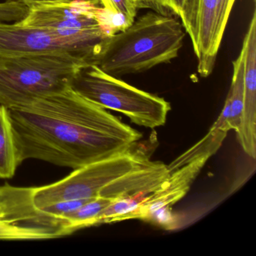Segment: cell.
<instances>
[{"label":"cell","instance_id":"4","mask_svg":"<svg viewBox=\"0 0 256 256\" xmlns=\"http://www.w3.org/2000/svg\"><path fill=\"white\" fill-rule=\"evenodd\" d=\"M20 23L46 30L77 44L92 58L94 65L106 40L114 35L107 11L100 0L31 4Z\"/></svg>","mask_w":256,"mask_h":256},{"label":"cell","instance_id":"15","mask_svg":"<svg viewBox=\"0 0 256 256\" xmlns=\"http://www.w3.org/2000/svg\"><path fill=\"white\" fill-rule=\"evenodd\" d=\"M148 196L124 198L113 200L100 214L96 226L124 220H140V206Z\"/></svg>","mask_w":256,"mask_h":256},{"label":"cell","instance_id":"19","mask_svg":"<svg viewBox=\"0 0 256 256\" xmlns=\"http://www.w3.org/2000/svg\"><path fill=\"white\" fill-rule=\"evenodd\" d=\"M0 240H44L40 234L0 221Z\"/></svg>","mask_w":256,"mask_h":256},{"label":"cell","instance_id":"13","mask_svg":"<svg viewBox=\"0 0 256 256\" xmlns=\"http://www.w3.org/2000/svg\"><path fill=\"white\" fill-rule=\"evenodd\" d=\"M20 166L8 109L0 104V179H11Z\"/></svg>","mask_w":256,"mask_h":256},{"label":"cell","instance_id":"11","mask_svg":"<svg viewBox=\"0 0 256 256\" xmlns=\"http://www.w3.org/2000/svg\"><path fill=\"white\" fill-rule=\"evenodd\" d=\"M209 158H198L170 172V176L160 188L151 193L142 203L140 220L146 221L148 216L157 210L172 209L174 204L187 194Z\"/></svg>","mask_w":256,"mask_h":256},{"label":"cell","instance_id":"7","mask_svg":"<svg viewBox=\"0 0 256 256\" xmlns=\"http://www.w3.org/2000/svg\"><path fill=\"white\" fill-rule=\"evenodd\" d=\"M58 54L73 56L85 65L94 64L92 58L74 43L61 40L46 30L23 24L0 23V56Z\"/></svg>","mask_w":256,"mask_h":256},{"label":"cell","instance_id":"1","mask_svg":"<svg viewBox=\"0 0 256 256\" xmlns=\"http://www.w3.org/2000/svg\"><path fill=\"white\" fill-rule=\"evenodd\" d=\"M18 160L78 169L132 149L143 134L71 86L8 109Z\"/></svg>","mask_w":256,"mask_h":256},{"label":"cell","instance_id":"10","mask_svg":"<svg viewBox=\"0 0 256 256\" xmlns=\"http://www.w3.org/2000/svg\"><path fill=\"white\" fill-rule=\"evenodd\" d=\"M170 174L168 166L164 163L148 160L106 186L98 196L112 200L124 198L148 196L160 188Z\"/></svg>","mask_w":256,"mask_h":256},{"label":"cell","instance_id":"16","mask_svg":"<svg viewBox=\"0 0 256 256\" xmlns=\"http://www.w3.org/2000/svg\"><path fill=\"white\" fill-rule=\"evenodd\" d=\"M113 200L102 196H98L82 205L67 217L70 228L74 233L84 228L96 226L100 214Z\"/></svg>","mask_w":256,"mask_h":256},{"label":"cell","instance_id":"20","mask_svg":"<svg viewBox=\"0 0 256 256\" xmlns=\"http://www.w3.org/2000/svg\"><path fill=\"white\" fill-rule=\"evenodd\" d=\"M134 2L138 10L148 8L163 16L173 14L170 0H134Z\"/></svg>","mask_w":256,"mask_h":256},{"label":"cell","instance_id":"9","mask_svg":"<svg viewBox=\"0 0 256 256\" xmlns=\"http://www.w3.org/2000/svg\"><path fill=\"white\" fill-rule=\"evenodd\" d=\"M0 221L40 234L44 240L72 234L66 220L34 206L30 188L8 184L0 186Z\"/></svg>","mask_w":256,"mask_h":256},{"label":"cell","instance_id":"14","mask_svg":"<svg viewBox=\"0 0 256 256\" xmlns=\"http://www.w3.org/2000/svg\"><path fill=\"white\" fill-rule=\"evenodd\" d=\"M233 77L228 96L230 100L229 125L230 130L238 131L241 122L244 96V68L245 47L242 44L238 58L233 62Z\"/></svg>","mask_w":256,"mask_h":256},{"label":"cell","instance_id":"5","mask_svg":"<svg viewBox=\"0 0 256 256\" xmlns=\"http://www.w3.org/2000/svg\"><path fill=\"white\" fill-rule=\"evenodd\" d=\"M70 86L88 101L124 114L132 122L146 128L164 125L172 109L164 98L131 86L94 64L82 66Z\"/></svg>","mask_w":256,"mask_h":256},{"label":"cell","instance_id":"17","mask_svg":"<svg viewBox=\"0 0 256 256\" xmlns=\"http://www.w3.org/2000/svg\"><path fill=\"white\" fill-rule=\"evenodd\" d=\"M102 6L114 14H120L125 18L128 26L134 22L138 8L134 0H100Z\"/></svg>","mask_w":256,"mask_h":256},{"label":"cell","instance_id":"18","mask_svg":"<svg viewBox=\"0 0 256 256\" xmlns=\"http://www.w3.org/2000/svg\"><path fill=\"white\" fill-rule=\"evenodd\" d=\"M29 8L24 4L4 2L0 4V23L18 22L23 20Z\"/></svg>","mask_w":256,"mask_h":256},{"label":"cell","instance_id":"21","mask_svg":"<svg viewBox=\"0 0 256 256\" xmlns=\"http://www.w3.org/2000/svg\"><path fill=\"white\" fill-rule=\"evenodd\" d=\"M76 0H6V2H18L29 6L31 4H54V2H68Z\"/></svg>","mask_w":256,"mask_h":256},{"label":"cell","instance_id":"3","mask_svg":"<svg viewBox=\"0 0 256 256\" xmlns=\"http://www.w3.org/2000/svg\"><path fill=\"white\" fill-rule=\"evenodd\" d=\"M84 66L67 55L0 56V104L17 108L64 90Z\"/></svg>","mask_w":256,"mask_h":256},{"label":"cell","instance_id":"12","mask_svg":"<svg viewBox=\"0 0 256 256\" xmlns=\"http://www.w3.org/2000/svg\"><path fill=\"white\" fill-rule=\"evenodd\" d=\"M229 114H230V100L228 96H227L221 114L212 127L210 128L206 136L172 162L168 166L169 172H173L174 170L188 163L192 162L193 161L198 158H204V157L210 158L212 155H214L220 149L222 144L227 136L228 132L230 130L228 122Z\"/></svg>","mask_w":256,"mask_h":256},{"label":"cell","instance_id":"8","mask_svg":"<svg viewBox=\"0 0 256 256\" xmlns=\"http://www.w3.org/2000/svg\"><path fill=\"white\" fill-rule=\"evenodd\" d=\"M235 0H197L190 35L198 59V72L208 77L214 71L218 49Z\"/></svg>","mask_w":256,"mask_h":256},{"label":"cell","instance_id":"2","mask_svg":"<svg viewBox=\"0 0 256 256\" xmlns=\"http://www.w3.org/2000/svg\"><path fill=\"white\" fill-rule=\"evenodd\" d=\"M172 16L148 12L110 36L95 65L115 78L138 74L178 58L186 31Z\"/></svg>","mask_w":256,"mask_h":256},{"label":"cell","instance_id":"6","mask_svg":"<svg viewBox=\"0 0 256 256\" xmlns=\"http://www.w3.org/2000/svg\"><path fill=\"white\" fill-rule=\"evenodd\" d=\"M148 160L143 151L132 148L120 155L74 169L58 182L30 188L32 204L42 208L65 200L95 198L106 186Z\"/></svg>","mask_w":256,"mask_h":256}]
</instances>
